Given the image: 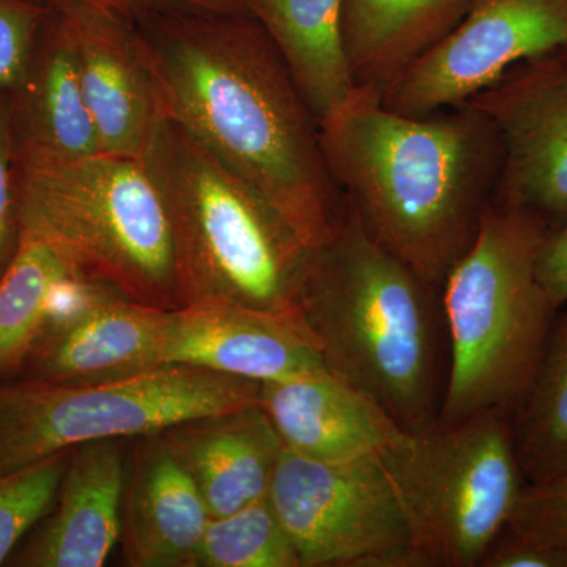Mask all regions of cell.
<instances>
[{"mask_svg": "<svg viewBox=\"0 0 567 567\" xmlns=\"http://www.w3.org/2000/svg\"><path fill=\"white\" fill-rule=\"evenodd\" d=\"M142 163L169 223L181 308L223 300L300 317L312 251L265 197L169 118Z\"/></svg>", "mask_w": 567, "mask_h": 567, "instance_id": "cell-4", "label": "cell"}, {"mask_svg": "<svg viewBox=\"0 0 567 567\" xmlns=\"http://www.w3.org/2000/svg\"><path fill=\"white\" fill-rule=\"evenodd\" d=\"M481 567H567V550L506 527L488 548Z\"/></svg>", "mask_w": 567, "mask_h": 567, "instance_id": "cell-30", "label": "cell"}, {"mask_svg": "<svg viewBox=\"0 0 567 567\" xmlns=\"http://www.w3.org/2000/svg\"><path fill=\"white\" fill-rule=\"evenodd\" d=\"M13 151L59 159L102 153L65 22L47 11L28 78L11 93Z\"/></svg>", "mask_w": 567, "mask_h": 567, "instance_id": "cell-19", "label": "cell"}, {"mask_svg": "<svg viewBox=\"0 0 567 567\" xmlns=\"http://www.w3.org/2000/svg\"><path fill=\"white\" fill-rule=\"evenodd\" d=\"M548 330L527 391L513 415L514 439L527 484L567 466V305Z\"/></svg>", "mask_w": 567, "mask_h": 567, "instance_id": "cell-22", "label": "cell"}, {"mask_svg": "<svg viewBox=\"0 0 567 567\" xmlns=\"http://www.w3.org/2000/svg\"><path fill=\"white\" fill-rule=\"evenodd\" d=\"M260 405L282 446L320 462L380 457L404 427L327 368L262 383Z\"/></svg>", "mask_w": 567, "mask_h": 567, "instance_id": "cell-16", "label": "cell"}, {"mask_svg": "<svg viewBox=\"0 0 567 567\" xmlns=\"http://www.w3.org/2000/svg\"><path fill=\"white\" fill-rule=\"evenodd\" d=\"M47 11L87 7L106 11L123 20L140 21L166 13H238L244 0H29Z\"/></svg>", "mask_w": 567, "mask_h": 567, "instance_id": "cell-29", "label": "cell"}, {"mask_svg": "<svg viewBox=\"0 0 567 567\" xmlns=\"http://www.w3.org/2000/svg\"><path fill=\"white\" fill-rule=\"evenodd\" d=\"M47 10L29 0H0V95L28 78Z\"/></svg>", "mask_w": 567, "mask_h": 567, "instance_id": "cell-27", "label": "cell"}, {"mask_svg": "<svg viewBox=\"0 0 567 567\" xmlns=\"http://www.w3.org/2000/svg\"><path fill=\"white\" fill-rule=\"evenodd\" d=\"M70 453L71 447L0 475V566L9 561L21 540L50 513Z\"/></svg>", "mask_w": 567, "mask_h": 567, "instance_id": "cell-25", "label": "cell"}, {"mask_svg": "<svg viewBox=\"0 0 567 567\" xmlns=\"http://www.w3.org/2000/svg\"><path fill=\"white\" fill-rule=\"evenodd\" d=\"M162 434L188 470L212 517L270 494L282 442L260 402L186 421Z\"/></svg>", "mask_w": 567, "mask_h": 567, "instance_id": "cell-18", "label": "cell"}, {"mask_svg": "<svg viewBox=\"0 0 567 567\" xmlns=\"http://www.w3.org/2000/svg\"><path fill=\"white\" fill-rule=\"evenodd\" d=\"M22 233L50 246L71 274L137 303L181 308L173 237L142 159H76L13 151Z\"/></svg>", "mask_w": 567, "mask_h": 567, "instance_id": "cell-6", "label": "cell"}, {"mask_svg": "<svg viewBox=\"0 0 567 567\" xmlns=\"http://www.w3.org/2000/svg\"><path fill=\"white\" fill-rule=\"evenodd\" d=\"M379 458L425 566H481L527 486L506 412L405 431Z\"/></svg>", "mask_w": 567, "mask_h": 567, "instance_id": "cell-7", "label": "cell"}, {"mask_svg": "<svg viewBox=\"0 0 567 567\" xmlns=\"http://www.w3.org/2000/svg\"><path fill=\"white\" fill-rule=\"evenodd\" d=\"M301 567H423L379 457L320 462L282 446L268 494Z\"/></svg>", "mask_w": 567, "mask_h": 567, "instance_id": "cell-9", "label": "cell"}, {"mask_svg": "<svg viewBox=\"0 0 567 567\" xmlns=\"http://www.w3.org/2000/svg\"><path fill=\"white\" fill-rule=\"evenodd\" d=\"M344 0H244L281 52L295 82L322 122L357 91L344 50Z\"/></svg>", "mask_w": 567, "mask_h": 567, "instance_id": "cell-21", "label": "cell"}, {"mask_svg": "<svg viewBox=\"0 0 567 567\" xmlns=\"http://www.w3.org/2000/svg\"><path fill=\"white\" fill-rule=\"evenodd\" d=\"M69 274L50 246L22 233L17 257L0 279V382L20 379L43 334L52 284Z\"/></svg>", "mask_w": 567, "mask_h": 567, "instance_id": "cell-23", "label": "cell"}, {"mask_svg": "<svg viewBox=\"0 0 567 567\" xmlns=\"http://www.w3.org/2000/svg\"><path fill=\"white\" fill-rule=\"evenodd\" d=\"M54 11L69 31L102 153L144 158L166 117L134 22L87 7Z\"/></svg>", "mask_w": 567, "mask_h": 567, "instance_id": "cell-12", "label": "cell"}, {"mask_svg": "<svg viewBox=\"0 0 567 567\" xmlns=\"http://www.w3.org/2000/svg\"><path fill=\"white\" fill-rule=\"evenodd\" d=\"M567 48V0H472L461 21L386 89L401 114L462 106L517 63Z\"/></svg>", "mask_w": 567, "mask_h": 567, "instance_id": "cell-10", "label": "cell"}, {"mask_svg": "<svg viewBox=\"0 0 567 567\" xmlns=\"http://www.w3.org/2000/svg\"><path fill=\"white\" fill-rule=\"evenodd\" d=\"M262 383L188 364L92 385L0 382V475L95 440L158 434L259 404Z\"/></svg>", "mask_w": 567, "mask_h": 567, "instance_id": "cell-8", "label": "cell"}, {"mask_svg": "<svg viewBox=\"0 0 567 567\" xmlns=\"http://www.w3.org/2000/svg\"><path fill=\"white\" fill-rule=\"evenodd\" d=\"M164 117L244 178L311 251L344 213L320 122L251 14L166 13L133 21Z\"/></svg>", "mask_w": 567, "mask_h": 567, "instance_id": "cell-1", "label": "cell"}, {"mask_svg": "<svg viewBox=\"0 0 567 567\" xmlns=\"http://www.w3.org/2000/svg\"><path fill=\"white\" fill-rule=\"evenodd\" d=\"M128 472L121 533L126 565L193 567L212 516L162 432L141 436Z\"/></svg>", "mask_w": 567, "mask_h": 567, "instance_id": "cell-17", "label": "cell"}, {"mask_svg": "<svg viewBox=\"0 0 567 567\" xmlns=\"http://www.w3.org/2000/svg\"><path fill=\"white\" fill-rule=\"evenodd\" d=\"M20 199L13 171L11 93L0 95V279L9 270L21 246Z\"/></svg>", "mask_w": 567, "mask_h": 567, "instance_id": "cell-28", "label": "cell"}, {"mask_svg": "<svg viewBox=\"0 0 567 567\" xmlns=\"http://www.w3.org/2000/svg\"><path fill=\"white\" fill-rule=\"evenodd\" d=\"M320 132L331 177L365 233L440 289L494 199L503 166L494 122L468 104L401 114L357 87Z\"/></svg>", "mask_w": 567, "mask_h": 567, "instance_id": "cell-2", "label": "cell"}, {"mask_svg": "<svg viewBox=\"0 0 567 567\" xmlns=\"http://www.w3.org/2000/svg\"><path fill=\"white\" fill-rule=\"evenodd\" d=\"M439 287L377 244L344 199L309 256L298 315L331 374L371 395L406 432L439 421Z\"/></svg>", "mask_w": 567, "mask_h": 567, "instance_id": "cell-3", "label": "cell"}, {"mask_svg": "<svg viewBox=\"0 0 567 567\" xmlns=\"http://www.w3.org/2000/svg\"><path fill=\"white\" fill-rule=\"evenodd\" d=\"M126 462L118 439L71 447L54 505L9 559L21 567H102L121 543Z\"/></svg>", "mask_w": 567, "mask_h": 567, "instance_id": "cell-14", "label": "cell"}, {"mask_svg": "<svg viewBox=\"0 0 567 567\" xmlns=\"http://www.w3.org/2000/svg\"><path fill=\"white\" fill-rule=\"evenodd\" d=\"M465 104L498 130L503 166L492 203L567 223V48L517 63Z\"/></svg>", "mask_w": 567, "mask_h": 567, "instance_id": "cell-11", "label": "cell"}, {"mask_svg": "<svg viewBox=\"0 0 567 567\" xmlns=\"http://www.w3.org/2000/svg\"><path fill=\"white\" fill-rule=\"evenodd\" d=\"M163 363L196 365L259 383L324 368L300 317L223 300L167 311Z\"/></svg>", "mask_w": 567, "mask_h": 567, "instance_id": "cell-13", "label": "cell"}, {"mask_svg": "<svg viewBox=\"0 0 567 567\" xmlns=\"http://www.w3.org/2000/svg\"><path fill=\"white\" fill-rule=\"evenodd\" d=\"M548 233L524 208L484 210L475 241L440 287L451 357L436 424L516 412L558 315L537 276Z\"/></svg>", "mask_w": 567, "mask_h": 567, "instance_id": "cell-5", "label": "cell"}, {"mask_svg": "<svg viewBox=\"0 0 567 567\" xmlns=\"http://www.w3.org/2000/svg\"><path fill=\"white\" fill-rule=\"evenodd\" d=\"M193 567H301L270 498L212 517Z\"/></svg>", "mask_w": 567, "mask_h": 567, "instance_id": "cell-24", "label": "cell"}, {"mask_svg": "<svg viewBox=\"0 0 567 567\" xmlns=\"http://www.w3.org/2000/svg\"><path fill=\"white\" fill-rule=\"evenodd\" d=\"M472 0H344L341 32L357 87L380 95L464 18Z\"/></svg>", "mask_w": 567, "mask_h": 567, "instance_id": "cell-20", "label": "cell"}, {"mask_svg": "<svg viewBox=\"0 0 567 567\" xmlns=\"http://www.w3.org/2000/svg\"><path fill=\"white\" fill-rule=\"evenodd\" d=\"M537 276L551 308L561 311L567 305V223L547 234L537 259Z\"/></svg>", "mask_w": 567, "mask_h": 567, "instance_id": "cell-31", "label": "cell"}, {"mask_svg": "<svg viewBox=\"0 0 567 567\" xmlns=\"http://www.w3.org/2000/svg\"><path fill=\"white\" fill-rule=\"evenodd\" d=\"M507 527L567 550V466L557 475L525 486Z\"/></svg>", "mask_w": 567, "mask_h": 567, "instance_id": "cell-26", "label": "cell"}, {"mask_svg": "<svg viewBox=\"0 0 567 567\" xmlns=\"http://www.w3.org/2000/svg\"><path fill=\"white\" fill-rule=\"evenodd\" d=\"M167 311L112 290L80 319L44 331L20 379L92 385L152 371L164 364Z\"/></svg>", "mask_w": 567, "mask_h": 567, "instance_id": "cell-15", "label": "cell"}]
</instances>
